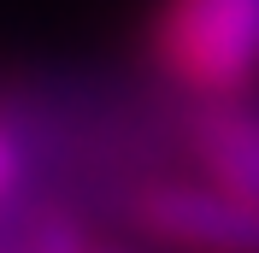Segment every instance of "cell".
I'll return each instance as SVG.
<instances>
[{
	"instance_id": "cell-1",
	"label": "cell",
	"mask_w": 259,
	"mask_h": 253,
	"mask_svg": "<svg viewBox=\"0 0 259 253\" xmlns=\"http://www.w3.org/2000/svg\"><path fill=\"white\" fill-rule=\"evenodd\" d=\"M142 59L183 100L247 95L259 89V0H153Z\"/></svg>"
},
{
	"instance_id": "cell-2",
	"label": "cell",
	"mask_w": 259,
	"mask_h": 253,
	"mask_svg": "<svg viewBox=\"0 0 259 253\" xmlns=\"http://www.w3.org/2000/svg\"><path fill=\"white\" fill-rule=\"evenodd\" d=\"M124 224L159 253H259V200H242L194 171L142 183Z\"/></svg>"
},
{
	"instance_id": "cell-3",
	"label": "cell",
	"mask_w": 259,
	"mask_h": 253,
	"mask_svg": "<svg viewBox=\"0 0 259 253\" xmlns=\"http://www.w3.org/2000/svg\"><path fill=\"white\" fill-rule=\"evenodd\" d=\"M183 165L242 200H259V89L183 100Z\"/></svg>"
},
{
	"instance_id": "cell-4",
	"label": "cell",
	"mask_w": 259,
	"mask_h": 253,
	"mask_svg": "<svg viewBox=\"0 0 259 253\" xmlns=\"http://www.w3.org/2000/svg\"><path fill=\"white\" fill-rule=\"evenodd\" d=\"M89 247H95V236H89V218H82L77 206H65V200H53V194H48L30 253H89Z\"/></svg>"
},
{
	"instance_id": "cell-5",
	"label": "cell",
	"mask_w": 259,
	"mask_h": 253,
	"mask_svg": "<svg viewBox=\"0 0 259 253\" xmlns=\"http://www.w3.org/2000/svg\"><path fill=\"white\" fill-rule=\"evenodd\" d=\"M41 206H48V189H41V183L24 189V194H12V200H0V253H30L35 224H41Z\"/></svg>"
},
{
	"instance_id": "cell-6",
	"label": "cell",
	"mask_w": 259,
	"mask_h": 253,
	"mask_svg": "<svg viewBox=\"0 0 259 253\" xmlns=\"http://www.w3.org/2000/svg\"><path fill=\"white\" fill-rule=\"evenodd\" d=\"M35 189V165H30V147L24 136L12 130V118L0 112V200H12V194Z\"/></svg>"
},
{
	"instance_id": "cell-7",
	"label": "cell",
	"mask_w": 259,
	"mask_h": 253,
	"mask_svg": "<svg viewBox=\"0 0 259 253\" xmlns=\"http://www.w3.org/2000/svg\"><path fill=\"white\" fill-rule=\"evenodd\" d=\"M89 253H124V247H89Z\"/></svg>"
}]
</instances>
